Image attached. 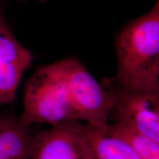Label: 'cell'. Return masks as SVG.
Segmentation results:
<instances>
[{"label":"cell","instance_id":"cell-8","mask_svg":"<svg viewBox=\"0 0 159 159\" xmlns=\"http://www.w3.org/2000/svg\"><path fill=\"white\" fill-rule=\"evenodd\" d=\"M106 131L126 143L140 159H159V142L119 123H108Z\"/></svg>","mask_w":159,"mask_h":159},{"label":"cell","instance_id":"cell-9","mask_svg":"<svg viewBox=\"0 0 159 159\" xmlns=\"http://www.w3.org/2000/svg\"><path fill=\"white\" fill-rule=\"evenodd\" d=\"M16 1H18V2H26V1H29V0H16ZM38 1H39L40 2H44V1H45L46 0H38Z\"/></svg>","mask_w":159,"mask_h":159},{"label":"cell","instance_id":"cell-2","mask_svg":"<svg viewBox=\"0 0 159 159\" xmlns=\"http://www.w3.org/2000/svg\"><path fill=\"white\" fill-rule=\"evenodd\" d=\"M117 71L111 77L125 88L159 91V2L130 21L115 39Z\"/></svg>","mask_w":159,"mask_h":159},{"label":"cell","instance_id":"cell-6","mask_svg":"<svg viewBox=\"0 0 159 159\" xmlns=\"http://www.w3.org/2000/svg\"><path fill=\"white\" fill-rule=\"evenodd\" d=\"M106 125L79 122L80 130L89 144L92 159H140L126 143L108 133Z\"/></svg>","mask_w":159,"mask_h":159},{"label":"cell","instance_id":"cell-4","mask_svg":"<svg viewBox=\"0 0 159 159\" xmlns=\"http://www.w3.org/2000/svg\"><path fill=\"white\" fill-rule=\"evenodd\" d=\"M9 0H0V104L12 102L18 85L33 57L14 37L6 21Z\"/></svg>","mask_w":159,"mask_h":159},{"label":"cell","instance_id":"cell-7","mask_svg":"<svg viewBox=\"0 0 159 159\" xmlns=\"http://www.w3.org/2000/svg\"><path fill=\"white\" fill-rule=\"evenodd\" d=\"M33 139L20 117H0V159H29Z\"/></svg>","mask_w":159,"mask_h":159},{"label":"cell","instance_id":"cell-5","mask_svg":"<svg viewBox=\"0 0 159 159\" xmlns=\"http://www.w3.org/2000/svg\"><path fill=\"white\" fill-rule=\"evenodd\" d=\"M79 122L64 121L34 136L29 159H92Z\"/></svg>","mask_w":159,"mask_h":159},{"label":"cell","instance_id":"cell-1","mask_svg":"<svg viewBox=\"0 0 159 159\" xmlns=\"http://www.w3.org/2000/svg\"><path fill=\"white\" fill-rule=\"evenodd\" d=\"M110 91L73 57L38 69L24 91L20 120L26 125L67 121L106 125L113 105Z\"/></svg>","mask_w":159,"mask_h":159},{"label":"cell","instance_id":"cell-3","mask_svg":"<svg viewBox=\"0 0 159 159\" xmlns=\"http://www.w3.org/2000/svg\"><path fill=\"white\" fill-rule=\"evenodd\" d=\"M101 83L113 97L108 122L124 125L159 142V91L125 88L108 77Z\"/></svg>","mask_w":159,"mask_h":159}]
</instances>
